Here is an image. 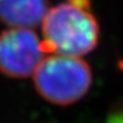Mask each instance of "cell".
Segmentation results:
<instances>
[{"label": "cell", "instance_id": "cell-1", "mask_svg": "<svg viewBox=\"0 0 123 123\" xmlns=\"http://www.w3.org/2000/svg\"><path fill=\"white\" fill-rule=\"evenodd\" d=\"M46 54L80 57L98 43L99 25L90 0H66L48 9L41 21Z\"/></svg>", "mask_w": 123, "mask_h": 123}, {"label": "cell", "instance_id": "cell-2", "mask_svg": "<svg viewBox=\"0 0 123 123\" xmlns=\"http://www.w3.org/2000/svg\"><path fill=\"white\" fill-rule=\"evenodd\" d=\"M34 87L46 100L68 105L81 99L91 86L89 65L80 57L50 54L33 74Z\"/></svg>", "mask_w": 123, "mask_h": 123}, {"label": "cell", "instance_id": "cell-3", "mask_svg": "<svg viewBox=\"0 0 123 123\" xmlns=\"http://www.w3.org/2000/svg\"><path fill=\"white\" fill-rule=\"evenodd\" d=\"M44 54L42 41L31 29L10 27L0 33V72L8 76L34 74Z\"/></svg>", "mask_w": 123, "mask_h": 123}, {"label": "cell", "instance_id": "cell-4", "mask_svg": "<svg viewBox=\"0 0 123 123\" xmlns=\"http://www.w3.org/2000/svg\"><path fill=\"white\" fill-rule=\"evenodd\" d=\"M47 10V0H0V23L31 29L41 24Z\"/></svg>", "mask_w": 123, "mask_h": 123}]
</instances>
